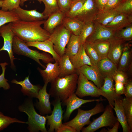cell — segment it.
Returning a JSON list of instances; mask_svg holds the SVG:
<instances>
[{"instance_id": "44", "label": "cell", "mask_w": 132, "mask_h": 132, "mask_svg": "<svg viewBox=\"0 0 132 132\" xmlns=\"http://www.w3.org/2000/svg\"><path fill=\"white\" fill-rule=\"evenodd\" d=\"M113 80L116 81L126 84L129 80L128 76L122 70H118L112 76Z\"/></svg>"}, {"instance_id": "30", "label": "cell", "mask_w": 132, "mask_h": 132, "mask_svg": "<svg viewBox=\"0 0 132 132\" xmlns=\"http://www.w3.org/2000/svg\"><path fill=\"white\" fill-rule=\"evenodd\" d=\"M119 14L114 9L100 11L96 16L94 21L97 22L105 26L111 22Z\"/></svg>"}, {"instance_id": "47", "label": "cell", "mask_w": 132, "mask_h": 132, "mask_svg": "<svg viewBox=\"0 0 132 132\" xmlns=\"http://www.w3.org/2000/svg\"><path fill=\"white\" fill-rule=\"evenodd\" d=\"M125 97L132 98V81L129 80L124 85V93Z\"/></svg>"}, {"instance_id": "50", "label": "cell", "mask_w": 132, "mask_h": 132, "mask_svg": "<svg viewBox=\"0 0 132 132\" xmlns=\"http://www.w3.org/2000/svg\"><path fill=\"white\" fill-rule=\"evenodd\" d=\"M97 8L99 11H103L107 2L108 0H94Z\"/></svg>"}, {"instance_id": "55", "label": "cell", "mask_w": 132, "mask_h": 132, "mask_svg": "<svg viewBox=\"0 0 132 132\" xmlns=\"http://www.w3.org/2000/svg\"><path fill=\"white\" fill-rule=\"evenodd\" d=\"M1 0V1H3L4 0Z\"/></svg>"}, {"instance_id": "21", "label": "cell", "mask_w": 132, "mask_h": 132, "mask_svg": "<svg viewBox=\"0 0 132 132\" xmlns=\"http://www.w3.org/2000/svg\"><path fill=\"white\" fill-rule=\"evenodd\" d=\"M44 70L39 67L38 70L42 76L44 83H51L59 76L60 69L58 62L54 63L49 62L46 65Z\"/></svg>"}, {"instance_id": "37", "label": "cell", "mask_w": 132, "mask_h": 132, "mask_svg": "<svg viewBox=\"0 0 132 132\" xmlns=\"http://www.w3.org/2000/svg\"><path fill=\"white\" fill-rule=\"evenodd\" d=\"M94 28V21L85 23L79 35L82 44H84L86 39L92 33Z\"/></svg>"}, {"instance_id": "54", "label": "cell", "mask_w": 132, "mask_h": 132, "mask_svg": "<svg viewBox=\"0 0 132 132\" xmlns=\"http://www.w3.org/2000/svg\"><path fill=\"white\" fill-rule=\"evenodd\" d=\"M77 0H71L72 2L74 1Z\"/></svg>"}, {"instance_id": "11", "label": "cell", "mask_w": 132, "mask_h": 132, "mask_svg": "<svg viewBox=\"0 0 132 132\" xmlns=\"http://www.w3.org/2000/svg\"><path fill=\"white\" fill-rule=\"evenodd\" d=\"M103 100V99H83L79 98L74 93L62 102L64 105L66 106V111L63 116V119L65 121L68 120L73 111L84 104Z\"/></svg>"}, {"instance_id": "17", "label": "cell", "mask_w": 132, "mask_h": 132, "mask_svg": "<svg viewBox=\"0 0 132 132\" xmlns=\"http://www.w3.org/2000/svg\"><path fill=\"white\" fill-rule=\"evenodd\" d=\"M104 78V84L100 89L101 96L107 99L109 104L113 108L115 99L120 96H118L116 93L112 77L107 76Z\"/></svg>"}, {"instance_id": "2", "label": "cell", "mask_w": 132, "mask_h": 132, "mask_svg": "<svg viewBox=\"0 0 132 132\" xmlns=\"http://www.w3.org/2000/svg\"><path fill=\"white\" fill-rule=\"evenodd\" d=\"M78 77L77 73L64 77H58L51 83L49 91L50 96L63 102L75 93Z\"/></svg>"}, {"instance_id": "49", "label": "cell", "mask_w": 132, "mask_h": 132, "mask_svg": "<svg viewBox=\"0 0 132 132\" xmlns=\"http://www.w3.org/2000/svg\"><path fill=\"white\" fill-rule=\"evenodd\" d=\"M57 132H76V130L71 126L62 123L56 131Z\"/></svg>"}, {"instance_id": "43", "label": "cell", "mask_w": 132, "mask_h": 132, "mask_svg": "<svg viewBox=\"0 0 132 132\" xmlns=\"http://www.w3.org/2000/svg\"><path fill=\"white\" fill-rule=\"evenodd\" d=\"M8 64L5 62L0 63V65L2 69V73L0 75V89L1 88H3L4 90H6L9 89L10 88L9 84L8 82V80L5 78V73L6 69V66L8 65Z\"/></svg>"}, {"instance_id": "31", "label": "cell", "mask_w": 132, "mask_h": 132, "mask_svg": "<svg viewBox=\"0 0 132 132\" xmlns=\"http://www.w3.org/2000/svg\"><path fill=\"white\" fill-rule=\"evenodd\" d=\"M89 42L91 44L101 59L107 57L110 45L109 40Z\"/></svg>"}, {"instance_id": "10", "label": "cell", "mask_w": 132, "mask_h": 132, "mask_svg": "<svg viewBox=\"0 0 132 132\" xmlns=\"http://www.w3.org/2000/svg\"><path fill=\"white\" fill-rule=\"evenodd\" d=\"M62 103L59 99H55L53 102L54 108L51 114L47 115L45 116L47 125L49 126L48 132H56L62 124L64 110L62 107Z\"/></svg>"}, {"instance_id": "16", "label": "cell", "mask_w": 132, "mask_h": 132, "mask_svg": "<svg viewBox=\"0 0 132 132\" xmlns=\"http://www.w3.org/2000/svg\"><path fill=\"white\" fill-rule=\"evenodd\" d=\"M94 28L92 33L86 41L92 42L102 40H108L114 36L115 32L98 22L94 21Z\"/></svg>"}, {"instance_id": "41", "label": "cell", "mask_w": 132, "mask_h": 132, "mask_svg": "<svg viewBox=\"0 0 132 132\" xmlns=\"http://www.w3.org/2000/svg\"><path fill=\"white\" fill-rule=\"evenodd\" d=\"M114 9L119 14L132 15V0H123Z\"/></svg>"}, {"instance_id": "40", "label": "cell", "mask_w": 132, "mask_h": 132, "mask_svg": "<svg viewBox=\"0 0 132 132\" xmlns=\"http://www.w3.org/2000/svg\"><path fill=\"white\" fill-rule=\"evenodd\" d=\"M114 36L125 41L131 40L132 38V24L115 32Z\"/></svg>"}, {"instance_id": "28", "label": "cell", "mask_w": 132, "mask_h": 132, "mask_svg": "<svg viewBox=\"0 0 132 132\" xmlns=\"http://www.w3.org/2000/svg\"><path fill=\"white\" fill-rule=\"evenodd\" d=\"M82 44L79 35L71 33L66 47L65 54L69 56L70 59H72L78 52Z\"/></svg>"}, {"instance_id": "13", "label": "cell", "mask_w": 132, "mask_h": 132, "mask_svg": "<svg viewBox=\"0 0 132 132\" xmlns=\"http://www.w3.org/2000/svg\"><path fill=\"white\" fill-rule=\"evenodd\" d=\"M82 73L88 80L92 81L99 88L102 86L104 78L97 66L84 65L77 70Z\"/></svg>"}, {"instance_id": "1", "label": "cell", "mask_w": 132, "mask_h": 132, "mask_svg": "<svg viewBox=\"0 0 132 132\" xmlns=\"http://www.w3.org/2000/svg\"><path fill=\"white\" fill-rule=\"evenodd\" d=\"M45 20L31 22L20 20L12 22L15 36L25 42L42 41L49 39L51 34L41 26Z\"/></svg>"}, {"instance_id": "45", "label": "cell", "mask_w": 132, "mask_h": 132, "mask_svg": "<svg viewBox=\"0 0 132 132\" xmlns=\"http://www.w3.org/2000/svg\"><path fill=\"white\" fill-rule=\"evenodd\" d=\"M60 10L65 14L69 10L72 1L71 0H57Z\"/></svg>"}, {"instance_id": "6", "label": "cell", "mask_w": 132, "mask_h": 132, "mask_svg": "<svg viewBox=\"0 0 132 132\" xmlns=\"http://www.w3.org/2000/svg\"><path fill=\"white\" fill-rule=\"evenodd\" d=\"M117 117L114 114L113 107L109 104L107 105L103 113L93 121L86 127H83V132H94L104 127L112 128L117 121Z\"/></svg>"}, {"instance_id": "14", "label": "cell", "mask_w": 132, "mask_h": 132, "mask_svg": "<svg viewBox=\"0 0 132 132\" xmlns=\"http://www.w3.org/2000/svg\"><path fill=\"white\" fill-rule=\"evenodd\" d=\"M48 83H44V86L39 90L37 98L39 101H37L35 105L40 115L42 116L51 113L52 112L50 101V95L47 91Z\"/></svg>"}, {"instance_id": "36", "label": "cell", "mask_w": 132, "mask_h": 132, "mask_svg": "<svg viewBox=\"0 0 132 132\" xmlns=\"http://www.w3.org/2000/svg\"><path fill=\"white\" fill-rule=\"evenodd\" d=\"M84 45L86 52L92 66H96L101 58L89 43L86 41Z\"/></svg>"}, {"instance_id": "42", "label": "cell", "mask_w": 132, "mask_h": 132, "mask_svg": "<svg viewBox=\"0 0 132 132\" xmlns=\"http://www.w3.org/2000/svg\"><path fill=\"white\" fill-rule=\"evenodd\" d=\"M20 0H4L3 1L1 10L12 11L20 6Z\"/></svg>"}, {"instance_id": "24", "label": "cell", "mask_w": 132, "mask_h": 132, "mask_svg": "<svg viewBox=\"0 0 132 132\" xmlns=\"http://www.w3.org/2000/svg\"><path fill=\"white\" fill-rule=\"evenodd\" d=\"M28 47H33L48 53L52 56L55 62H58L60 57L56 53L54 49L52 42L49 39L42 41H36L26 42Z\"/></svg>"}, {"instance_id": "48", "label": "cell", "mask_w": 132, "mask_h": 132, "mask_svg": "<svg viewBox=\"0 0 132 132\" xmlns=\"http://www.w3.org/2000/svg\"><path fill=\"white\" fill-rule=\"evenodd\" d=\"M115 88L117 95L120 96L121 95L124 94V85L122 83L116 81H115Z\"/></svg>"}, {"instance_id": "29", "label": "cell", "mask_w": 132, "mask_h": 132, "mask_svg": "<svg viewBox=\"0 0 132 132\" xmlns=\"http://www.w3.org/2000/svg\"><path fill=\"white\" fill-rule=\"evenodd\" d=\"M70 60L77 70L85 65L92 66L90 59L86 52L84 45L83 44H81L77 55Z\"/></svg>"}, {"instance_id": "9", "label": "cell", "mask_w": 132, "mask_h": 132, "mask_svg": "<svg viewBox=\"0 0 132 132\" xmlns=\"http://www.w3.org/2000/svg\"><path fill=\"white\" fill-rule=\"evenodd\" d=\"M11 25L12 22H11L0 27V36L2 37L4 41L3 45L0 48V52L5 51L8 52L10 59L11 67L12 69H14L15 66L14 60L17 59L15 58L13 55L12 46L15 35L12 30Z\"/></svg>"}, {"instance_id": "46", "label": "cell", "mask_w": 132, "mask_h": 132, "mask_svg": "<svg viewBox=\"0 0 132 132\" xmlns=\"http://www.w3.org/2000/svg\"><path fill=\"white\" fill-rule=\"evenodd\" d=\"M123 0H108L103 10L114 9Z\"/></svg>"}, {"instance_id": "35", "label": "cell", "mask_w": 132, "mask_h": 132, "mask_svg": "<svg viewBox=\"0 0 132 132\" xmlns=\"http://www.w3.org/2000/svg\"><path fill=\"white\" fill-rule=\"evenodd\" d=\"M20 20L14 11H5L0 10V27L8 23Z\"/></svg>"}, {"instance_id": "12", "label": "cell", "mask_w": 132, "mask_h": 132, "mask_svg": "<svg viewBox=\"0 0 132 132\" xmlns=\"http://www.w3.org/2000/svg\"><path fill=\"white\" fill-rule=\"evenodd\" d=\"M99 11L94 0H86L82 8L74 17L84 23L93 21Z\"/></svg>"}, {"instance_id": "27", "label": "cell", "mask_w": 132, "mask_h": 132, "mask_svg": "<svg viewBox=\"0 0 132 132\" xmlns=\"http://www.w3.org/2000/svg\"><path fill=\"white\" fill-rule=\"evenodd\" d=\"M84 23V22L75 17L65 16L62 24L72 34L79 35Z\"/></svg>"}, {"instance_id": "34", "label": "cell", "mask_w": 132, "mask_h": 132, "mask_svg": "<svg viewBox=\"0 0 132 132\" xmlns=\"http://www.w3.org/2000/svg\"><path fill=\"white\" fill-rule=\"evenodd\" d=\"M45 8L42 13L46 19L53 13L60 10L57 0H42Z\"/></svg>"}, {"instance_id": "38", "label": "cell", "mask_w": 132, "mask_h": 132, "mask_svg": "<svg viewBox=\"0 0 132 132\" xmlns=\"http://www.w3.org/2000/svg\"><path fill=\"white\" fill-rule=\"evenodd\" d=\"M86 0H77L72 2L68 11L65 14V17H74L82 8Z\"/></svg>"}, {"instance_id": "23", "label": "cell", "mask_w": 132, "mask_h": 132, "mask_svg": "<svg viewBox=\"0 0 132 132\" xmlns=\"http://www.w3.org/2000/svg\"><path fill=\"white\" fill-rule=\"evenodd\" d=\"M122 99L121 96L117 98L113 108L116 112L117 120L122 126L123 132H131L122 105Z\"/></svg>"}, {"instance_id": "22", "label": "cell", "mask_w": 132, "mask_h": 132, "mask_svg": "<svg viewBox=\"0 0 132 132\" xmlns=\"http://www.w3.org/2000/svg\"><path fill=\"white\" fill-rule=\"evenodd\" d=\"M65 14L60 10L50 15L43 23L44 28L51 34L57 27L62 24Z\"/></svg>"}, {"instance_id": "8", "label": "cell", "mask_w": 132, "mask_h": 132, "mask_svg": "<svg viewBox=\"0 0 132 132\" xmlns=\"http://www.w3.org/2000/svg\"><path fill=\"white\" fill-rule=\"evenodd\" d=\"M77 86L75 93L79 98L87 96L99 97L101 96L100 89L88 80L81 73L79 72Z\"/></svg>"}, {"instance_id": "5", "label": "cell", "mask_w": 132, "mask_h": 132, "mask_svg": "<svg viewBox=\"0 0 132 132\" xmlns=\"http://www.w3.org/2000/svg\"><path fill=\"white\" fill-rule=\"evenodd\" d=\"M105 109L102 103L97 104L94 107L88 110H84L78 109L77 113L75 117L70 121L63 124L70 126L74 128L76 132H79L84 126L90 124L91 117L103 112Z\"/></svg>"}, {"instance_id": "26", "label": "cell", "mask_w": 132, "mask_h": 132, "mask_svg": "<svg viewBox=\"0 0 132 132\" xmlns=\"http://www.w3.org/2000/svg\"><path fill=\"white\" fill-rule=\"evenodd\" d=\"M58 62L60 69L59 77H64L77 73V70L71 63L69 57L67 54H65L60 57Z\"/></svg>"}, {"instance_id": "7", "label": "cell", "mask_w": 132, "mask_h": 132, "mask_svg": "<svg viewBox=\"0 0 132 132\" xmlns=\"http://www.w3.org/2000/svg\"><path fill=\"white\" fill-rule=\"evenodd\" d=\"M71 34L62 24L56 28L51 34L49 39L53 43L54 50L60 57L65 54Z\"/></svg>"}, {"instance_id": "33", "label": "cell", "mask_w": 132, "mask_h": 132, "mask_svg": "<svg viewBox=\"0 0 132 132\" xmlns=\"http://www.w3.org/2000/svg\"><path fill=\"white\" fill-rule=\"evenodd\" d=\"M122 102L128 123L131 132H132V98H122Z\"/></svg>"}, {"instance_id": "39", "label": "cell", "mask_w": 132, "mask_h": 132, "mask_svg": "<svg viewBox=\"0 0 132 132\" xmlns=\"http://www.w3.org/2000/svg\"><path fill=\"white\" fill-rule=\"evenodd\" d=\"M15 122L27 124L28 122L22 121L15 118H12L4 115L0 111V131L7 128L10 124Z\"/></svg>"}, {"instance_id": "18", "label": "cell", "mask_w": 132, "mask_h": 132, "mask_svg": "<svg viewBox=\"0 0 132 132\" xmlns=\"http://www.w3.org/2000/svg\"><path fill=\"white\" fill-rule=\"evenodd\" d=\"M29 77V75L26 77L23 80L21 81L13 79L11 81V82L21 86V91L24 95L32 98H37L39 92L42 87L39 85L32 84L30 81Z\"/></svg>"}, {"instance_id": "51", "label": "cell", "mask_w": 132, "mask_h": 132, "mask_svg": "<svg viewBox=\"0 0 132 132\" xmlns=\"http://www.w3.org/2000/svg\"><path fill=\"white\" fill-rule=\"evenodd\" d=\"M120 123L119 122L117 121L112 128H108L107 130L103 129L100 132H118Z\"/></svg>"}, {"instance_id": "3", "label": "cell", "mask_w": 132, "mask_h": 132, "mask_svg": "<svg viewBox=\"0 0 132 132\" xmlns=\"http://www.w3.org/2000/svg\"><path fill=\"white\" fill-rule=\"evenodd\" d=\"M21 112L28 116V129L30 132H47L45 127L46 119L45 116L38 113L34 108L32 98L28 97L18 107Z\"/></svg>"}, {"instance_id": "4", "label": "cell", "mask_w": 132, "mask_h": 132, "mask_svg": "<svg viewBox=\"0 0 132 132\" xmlns=\"http://www.w3.org/2000/svg\"><path fill=\"white\" fill-rule=\"evenodd\" d=\"M12 49L13 53L18 55L25 56L34 60L44 69L46 66L41 63L40 60L46 64L54 61L50 55L44 52L41 53L36 50L31 49L25 42L15 35L13 39Z\"/></svg>"}, {"instance_id": "52", "label": "cell", "mask_w": 132, "mask_h": 132, "mask_svg": "<svg viewBox=\"0 0 132 132\" xmlns=\"http://www.w3.org/2000/svg\"><path fill=\"white\" fill-rule=\"evenodd\" d=\"M29 0H20V5L21 6H23L24 4V2L27 1ZM36 0L38 1L40 3H41L42 2V0Z\"/></svg>"}, {"instance_id": "25", "label": "cell", "mask_w": 132, "mask_h": 132, "mask_svg": "<svg viewBox=\"0 0 132 132\" xmlns=\"http://www.w3.org/2000/svg\"><path fill=\"white\" fill-rule=\"evenodd\" d=\"M96 66L104 77L107 76L112 77L118 69L117 66L108 57L101 59Z\"/></svg>"}, {"instance_id": "20", "label": "cell", "mask_w": 132, "mask_h": 132, "mask_svg": "<svg viewBox=\"0 0 132 132\" xmlns=\"http://www.w3.org/2000/svg\"><path fill=\"white\" fill-rule=\"evenodd\" d=\"M132 15L120 13L105 26L115 32L132 24Z\"/></svg>"}, {"instance_id": "32", "label": "cell", "mask_w": 132, "mask_h": 132, "mask_svg": "<svg viewBox=\"0 0 132 132\" xmlns=\"http://www.w3.org/2000/svg\"><path fill=\"white\" fill-rule=\"evenodd\" d=\"M129 44H126L124 47L120 58L118 70L124 71L129 65L131 57L132 50Z\"/></svg>"}, {"instance_id": "15", "label": "cell", "mask_w": 132, "mask_h": 132, "mask_svg": "<svg viewBox=\"0 0 132 132\" xmlns=\"http://www.w3.org/2000/svg\"><path fill=\"white\" fill-rule=\"evenodd\" d=\"M109 41L110 45L107 57L117 66L126 41L115 36Z\"/></svg>"}, {"instance_id": "53", "label": "cell", "mask_w": 132, "mask_h": 132, "mask_svg": "<svg viewBox=\"0 0 132 132\" xmlns=\"http://www.w3.org/2000/svg\"><path fill=\"white\" fill-rule=\"evenodd\" d=\"M3 1H1L0 0V8H1L2 4Z\"/></svg>"}, {"instance_id": "19", "label": "cell", "mask_w": 132, "mask_h": 132, "mask_svg": "<svg viewBox=\"0 0 132 132\" xmlns=\"http://www.w3.org/2000/svg\"><path fill=\"white\" fill-rule=\"evenodd\" d=\"M13 11L17 14L20 20L23 21L31 22L46 19L43 13L37 11L36 9L25 10L19 6Z\"/></svg>"}]
</instances>
